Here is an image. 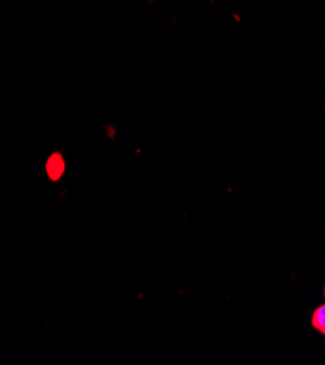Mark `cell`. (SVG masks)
<instances>
[{
    "label": "cell",
    "instance_id": "obj_3",
    "mask_svg": "<svg viewBox=\"0 0 325 365\" xmlns=\"http://www.w3.org/2000/svg\"><path fill=\"white\" fill-rule=\"evenodd\" d=\"M324 295H325V288H324Z\"/></svg>",
    "mask_w": 325,
    "mask_h": 365
},
{
    "label": "cell",
    "instance_id": "obj_1",
    "mask_svg": "<svg viewBox=\"0 0 325 365\" xmlns=\"http://www.w3.org/2000/svg\"><path fill=\"white\" fill-rule=\"evenodd\" d=\"M65 171V163H64V158L59 155V154H54L50 157L49 163H47V174L51 180H59L61 178V175L64 174Z\"/></svg>",
    "mask_w": 325,
    "mask_h": 365
},
{
    "label": "cell",
    "instance_id": "obj_2",
    "mask_svg": "<svg viewBox=\"0 0 325 365\" xmlns=\"http://www.w3.org/2000/svg\"><path fill=\"white\" fill-rule=\"evenodd\" d=\"M311 324L316 331H319L325 336V304H322V306L315 309V312L312 313Z\"/></svg>",
    "mask_w": 325,
    "mask_h": 365
}]
</instances>
